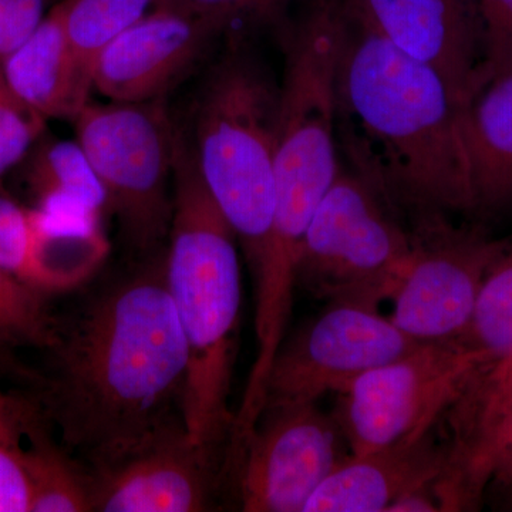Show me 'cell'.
Here are the masks:
<instances>
[{
    "mask_svg": "<svg viewBox=\"0 0 512 512\" xmlns=\"http://www.w3.org/2000/svg\"><path fill=\"white\" fill-rule=\"evenodd\" d=\"M42 403L64 450L93 470L184 429L187 348L158 261L57 319Z\"/></svg>",
    "mask_w": 512,
    "mask_h": 512,
    "instance_id": "6da1fadb",
    "label": "cell"
},
{
    "mask_svg": "<svg viewBox=\"0 0 512 512\" xmlns=\"http://www.w3.org/2000/svg\"><path fill=\"white\" fill-rule=\"evenodd\" d=\"M461 114L436 70L346 18L338 147L390 210L416 218L414 235L448 227V215L476 212Z\"/></svg>",
    "mask_w": 512,
    "mask_h": 512,
    "instance_id": "7a4b0ae2",
    "label": "cell"
},
{
    "mask_svg": "<svg viewBox=\"0 0 512 512\" xmlns=\"http://www.w3.org/2000/svg\"><path fill=\"white\" fill-rule=\"evenodd\" d=\"M174 212L167 284L187 348L184 429L195 446L217 456L231 439L232 375L239 316L241 268L237 235L202 180L194 148L178 130Z\"/></svg>",
    "mask_w": 512,
    "mask_h": 512,
    "instance_id": "3957f363",
    "label": "cell"
},
{
    "mask_svg": "<svg viewBox=\"0 0 512 512\" xmlns=\"http://www.w3.org/2000/svg\"><path fill=\"white\" fill-rule=\"evenodd\" d=\"M281 86L242 43L208 73L194 107V148L202 180L234 229L254 271L275 212Z\"/></svg>",
    "mask_w": 512,
    "mask_h": 512,
    "instance_id": "277c9868",
    "label": "cell"
},
{
    "mask_svg": "<svg viewBox=\"0 0 512 512\" xmlns=\"http://www.w3.org/2000/svg\"><path fill=\"white\" fill-rule=\"evenodd\" d=\"M73 121L124 242L137 254H156L173 222L170 183L178 137L164 97L87 103Z\"/></svg>",
    "mask_w": 512,
    "mask_h": 512,
    "instance_id": "5b68a950",
    "label": "cell"
},
{
    "mask_svg": "<svg viewBox=\"0 0 512 512\" xmlns=\"http://www.w3.org/2000/svg\"><path fill=\"white\" fill-rule=\"evenodd\" d=\"M416 248L393 211L353 171L339 170L313 212L296 284L329 303L379 306L392 298Z\"/></svg>",
    "mask_w": 512,
    "mask_h": 512,
    "instance_id": "8992f818",
    "label": "cell"
},
{
    "mask_svg": "<svg viewBox=\"0 0 512 512\" xmlns=\"http://www.w3.org/2000/svg\"><path fill=\"white\" fill-rule=\"evenodd\" d=\"M495 363L460 342L421 343L339 393L338 420L352 456L429 436Z\"/></svg>",
    "mask_w": 512,
    "mask_h": 512,
    "instance_id": "52a82bcc",
    "label": "cell"
},
{
    "mask_svg": "<svg viewBox=\"0 0 512 512\" xmlns=\"http://www.w3.org/2000/svg\"><path fill=\"white\" fill-rule=\"evenodd\" d=\"M419 345L375 306L329 303L322 315L282 342L266 379L264 410L342 393L357 377Z\"/></svg>",
    "mask_w": 512,
    "mask_h": 512,
    "instance_id": "ba28073f",
    "label": "cell"
},
{
    "mask_svg": "<svg viewBox=\"0 0 512 512\" xmlns=\"http://www.w3.org/2000/svg\"><path fill=\"white\" fill-rule=\"evenodd\" d=\"M336 417L318 403L265 409L231 461L245 512H303L320 484L345 460ZM346 441V440H345Z\"/></svg>",
    "mask_w": 512,
    "mask_h": 512,
    "instance_id": "9c48e42d",
    "label": "cell"
},
{
    "mask_svg": "<svg viewBox=\"0 0 512 512\" xmlns=\"http://www.w3.org/2000/svg\"><path fill=\"white\" fill-rule=\"evenodd\" d=\"M510 242L453 225L416 235L412 259L390 298V320L417 342H456L485 275Z\"/></svg>",
    "mask_w": 512,
    "mask_h": 512,
    "instance_id": "30bf717a",
    "label": "cell"
},
{
    "mask_svg": "<svg viewBox=\"0 0 512 512\" xmlns=\"http://www.w3.org/2000/svg\"><path fill=\"white\" fill-rule=\"evenodd\" d=\"M357 28L386 40L443 77L461 107L476 92L484 64L474 0H342Z\"/></svg>",
    "mask_w": 512,
    "mask_h": 512,
    "instance_id": "8fae6325",
    "label": "cell"
},
{
    "mask_svg": "<svg viewBox=\"0 0 512 512\" xmlns=\"http://www.w3.org/2000/svg\"><path fill=\"white\" fill-rule=\"evenodd\" d=\"M222 32L210 20L157 6L101 53L93 87L119 103L161 99Z\"/></svg>",
    "mask_w": 512,
    "mask_h": 512,
    "instance_id": "7c38bea8",
    "label": "cell"
},
{
    "mask_svg": "<svg viewBox=\"0 0 512 512\" xmlns=\"http://www.w3.org/2000/svg\"><path fill=\"white\" fill-rule=\"evenodd\" d=\"M215 463V454L195 446L180 431L120 463L93 470V511H207Z\"/></svg>",
    "mask_w": 512,
    "mask_h": 512,
    "instance_id": "4fadbf2b",
    "label": "cell"
},
{
    "mask_svg": "<svg viewBox=\"0 0 512 512\" xmlns=\"http://www.w3.org/2000/svg\"><path fill=\"white\" fill-rule=\"evenodd\" d=\"M109 251L100 222L55 217L0 194V268L40 292L86 284Z\"/></svg>",
    "mask_w": 512,
    "mask_h": 512,
    "instance_id": "5bb4252c",
    "label": "cell"
},
{
    "mask_svg": "<svg viewBox=\"0 0 512 512\" xmlns=\"http://www.w3.org/2000/svg\"><path fill=\"white\" fill-rule=\"evenodd\" d=\"M453 446L429 436L366 456L346 457L312 494L303 512H382L439 477Z\"/></svg>",
    "mask_w": 512,
    "mask_h": 512,
    "instance_id": "9a60e30c",
    "label": "cell"
},
{
    "mask_svg": "<svg viewBox=\"0 0 512 512\" xmlns=\"http://www.w3.org/2000/svg\"><path fill=\"white\" fill-rule=\"evenodd\" d=\"M476 212L512 202V66L478 86L461 114Z\"/></svg>",
    "mask_w": 512,
    "mask_h": 512,
    "instance_id": "2e32d148",
    "label": "cell"
},
{
    "mask_svg": "<svg viewBox=\"0 0 512 512\" xmlns=\"http://www.w3.org/2000/svg\"><path fill=\"white\" fill-rule=\"evenodd\" d=\"M0 64L9 89L46 120H73L89 103L90 90L77 73L59 5Z\"/></svg>",
    "mask_w": 512,
    "mask_h": 512,
    "instance_id": "e0dca14e",
    "label": "cell"
},
{
    "mask_svg": "<svg viewBox=\"0 0 512 512\" xmlns=\"http://www.w3.org/2000/svg\"><path fill=\"white\" fill-rule=\"evenodd\" d=\"M28 183L37 208L66 220L100 222L106 194L77 141H47L29 158Z\"/></svg>",
    "mask_w": 512,
    "mask_h": 512,
    "instance_id": "ac0fdd59",
    "label": "cell"
},
{
    "mask_svg": "<svg viewBox=\"0 0 512 512\" xmlns=\"http://www.w3.org/2000/svg\"><path fill=\"white\" fill-rule=\"evenodd\" d=\"M30 447L23 453L30 484V512L93 511L90 473L67 457L25 412Z\"/></svg>",
    "mask_w": 512,
    "mask_h": 512,
    "instance_id": "d6986e66",
    "label": "cell"
},
{
    "mask_svg": "<svg viewBox=\"0 0 512 512\" xmlns=\"http://www.w3.org/2000/svg\"><path fill=\"white\" fill-rule=\"evenodd\" d=\"M158 0H64L59 3L64 33L80 80L93 87V70L113 40L148 15Z\"/></svg>",
    "mask_w": 512,
    "mask_h": 512,
    "instance_id": "ffe728a7",
    "label": "cell"
},
{
    "mask_svg": "<svg viewBox=\"0 0 512 512\" xmlns=\"http://www.w3.org/2000/svg\"><path fill=\"white\" fill-rule=\"evenodd\" d=\"M457 342L495 362L512 353V242L491 266L478 291L473 315Z\"/></svg>",
    "mask_w": 512,
    "mask_h": 512,
    "instance_id": "44dd1931",
    "label": "cell"
},
{
    "mask_svg": "<svg viewBox=\"0 0 512 512\" xmlns=\"http://www.w3.org/2000/svg\"><path fill=\"white\" fill-rule=\"evenodd\" d=\"M56 325L43 292L0 268V335L46 349L53 342Z\"/></svg>",
    "mask_w": 512,
    "mask_h": 512,
    "instance_id": "7402d4cb",
    "label": "cell"
},
{
    "mask_svg": "<svg viewBox=\"0 0 512 512\" xmlns=\"http://www.w3.org/2000/svg\"><path fill=\"white\" fill-rule=\"evenodd\" d=\"M474 466L497 488L512 485V413L487 412L468 400Z\"/></svg>",
    "mask_w": 512,
    "mask_h": 512,
    "instance_id": "603a6c76",
    "label": "cell"
},
{
    "mask_svg": "<svg viewBox=\"0 0 512 512\" xmlns=\"http://www.w3.org/2000/svg\"><path fill=\"white\" fill-rule=\"evenodd\" d=\"M25 412L0 396V512L30 511V484L20 444Z\"/></svg>",
    "mask_w": 512,
    "mask_h": 512,
    "instance_id": "cb8c5ba5",
    "label": "cell"
},
{
    "mask_svg": "<svg viewBox=\"0 0 512 512\" xmlns=\"http://www.w3.org/2000/svg\"><path fill=\"white\" fill-rule=\"evenodd\" d=\"M46 119L19 99L0 74V178L29 156Z\"/></svg>",
    "mask_w": 512,
    "mask_h": 512,
    "instance_id": "d4e9b609",
    "label": "cell"
},
{
    "mask_svg": "<svg viewBox=\"0 0 512 512\" xmlns=\"http://www.w3.org/2000/svg\"><path fill=\"white\" fill-rule=\"evenodd\" d=\"M291 0H158L157 6L207 19L222 29L237 22L278 23Z\"/></svg>",
    "mask_w": 512,
    "mask_h": 512,
    "instance_id": "484cf974",
    "label": "cell"
},
{
    "mask_svg": "<svg viewBox=\"0 0 512 512\" xmlns=\"http://www.w3.org/2000/svg\"><path fill=\"white\" fill-rule=\"evenodd\" d=\"M474 3L483 32L480 86L491 74L512 66V0H474Z\"/></svg>",
    "mask_w": 512,
    "mask_h": 512,
    "instance_id": "4316f807",
    "label": "cell"
},
{
    "mask_svg": "<svg viewBox=\"0 0 512 512\" xmlns=\"http://www.w3.org/2000/svg\"><path fill=\"white\" fill-rule=\"evenodd\" d=\"M47 0H0V62L6 59L46 18Z\"/></svg>",
    "mask_w": 512,
    "mask_h": 512,
    "instance_id": "83f0119b",
    "label": "cell"
},
{
    "mask_svg": "<svg viewBox=\"0 0 512 512\" xmlns=\"http://www.w3.org/2000/svg\"><path fill=\"white\" fill-rule=\"evenodd\" d=\"M473 394L487 412L512 413V353L485 370Z\"/></svg>",
    "mask_w": 512,
    "mask_h": 512,
    "instance_id": "f1b7e54d",
    "label": "cell"
},
{
    "mask_svg": "<svg viewBox=\"0 0 512 512\" xmlns=\"http://www.w3.org/2000/svg\"><path fill=\"white\" fill-rule=\"evenodd\" d=\"M498 491H500V500H498L500 510L512 511V485L498 488Z\"/></svg>",
    "mask_w": 512,
    "mask_h": 512,
    "instance_id": "f546056e",
    "label": "cell"
}]
</instances>
